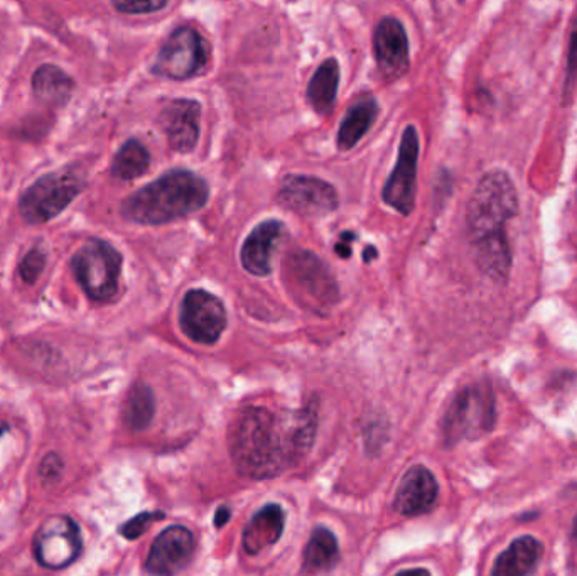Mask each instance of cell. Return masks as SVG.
Listing matches in <instances>:
<instances>
[{
	"label": "cell",
	"mask_w": 577,
	"mask_h": 576,
	"mask_svg": "<svg viewBox=\"0 0 577 576\" xmlns=\"http://www.w3.org/2000/svg\"><path fill=\"white\" fill-rule=\"evenodd\" d=\"M495 397L490 386H471L452 401L442 422V435L448 445L474 440L495 426Z\"/></svg>",
	"instance_id": "5b68a950"
},
{
	"label": "cell",
	"mask_w": 577,
	"mask_h": 576,
	"mask_svg": "<svg viewBox=\"0 0 577 576\" xmlns=\"http://www.w3.org/2000/svg\"><path fill=\"white\" fill-rule=\"evenodd\" d=\"M72 267L83 291L94 301L105 303L119 292L122 256L108 242H85L73 257Z\"/></svg>",
	"instance_id": "277c9868"
},
{
	"label": "cell",
	"mask_w": 577,
	"mask_h": 576,
	"mask_svg": "<svg viewBox=\"0 0 577 576\" xmlns=\"http://www.w3.org/2000/svg\"><path fill=\"white\" fill-rule=\"evenodd\" d=\"M286 237L282 222L267 221L257 225L242 247L241 259L245 270L254 276H267L273 270V259Z\"/></svg>",
	"instance_id": "e0dca14e"
},
{
	"label": "cell",
	"mask_w": 577,
	"mask_h": 576,
	"mask_svg": "<svg viewBox=\"0 0 577 576\" xmlns=\"http://www.w3.org/2000/svg\"><path fill=\"white\" fill-rule=\"evenodd\" d=\"M228 518H229L228 509H226V508L220 509V511L216 512V519H215L216 526H218V527L223 526V524H225L226 521H228Z\"/></svg>",
	"instance_id": "f546056e"
},
{
	"label": "cell",
	"mask_w": 577,
	"mask_h": 576,
	"mask_svg": "<svg viewBox=\"0 0 577 576\" xmlns=\"http://www.w3.org/2000/svg\"><path fill=\"white\" fill-rule=\"evenodd\" d=\"M519 213V195L506 171H488L474 188L467 210L468 237L471 245L509 241L505 225Z\"/></svg>",
	"instance_id": "3957f363"
},
{
	"label": "cell",
	"mask_w": 577,
	"mask_h": 576,
	"mask_svg": "<svg viewBox=\"0 0 577 576\" xmlns=\"http://www.w3.org/2000/svg\"><path fill=\"white\" fill-rule=\"evenodd\" d=\"M417 161H419V136L409 126L402 134L397 164L382 191V199L402 215H410L416 205Z\"/></svg>",
	"instance_id": "8fae6325"
},
{
	"label": "cell",
	"mask_w": 577,
	"mask_h": 576,
	"mask_svg": "<svg viewBox=\"0 0 577 576\" xmlns=\"http://www.w3.org/2000/svg\"><path fill=\"white\" fill-rule=\"evenodd\" d=\"M209 196L203 178L191 171H169L130 195L124 202L122 215L133 224H169L203 209Z\"/></svg>",
	"instance_id": "7a4b0ae2"
},
{
	"label": "cell",
	"mask_w": 577,
	"mask_h": 576,
	"mask_svg": "<svg viewBox=\"0 0 577 576\" xmlns=\"http://www.w3.org/2000/svg\"><path fill=\"white\" fill-rule=\"evenodd\" d=\"M169 0H111V4L124 14H149L168 6Z\"/></svg>",
	"instance_id": "83f0119b"
},
{
	"label": "cell",
	"mask_w": 577,
	"mask_h": 576,
	"mask_svg": "<svg viewBox=\"0 0 577 576\" xmlns=\"http://www.w3.org/2000/svg\"><path fill=\"white\" fill-rule=\"evenodd\" d=\"M33 552L34 558L43 568H66L82 553L79 527L68 515L46 519L34 536Z\"/></svg>",
	"instance_id": "9c48e42d"
},
{
	"label": "cell",
	"mask_w": 577,
	"mask_h": 576,
	"mask_svg": "<svg viewBox=\"0 0 577 576\" xmlns=\"http://www.w3.org/2000/svg\"><path fill=\"white\" fill-rule=\"evenodd\" d=\"M573 540L577 543V515L576 521H574Z\"/></svg>",
	"instance_id": "4dcf8cb0"
},
{
	"label": "cell",
	"mask_w": 577,
	"mask_h": 576,
	"mask_svg": "<svg viewBox=\"0 0 577 576\" xmlns=\"http://www.w3.org/2000/svg\"><path fill=\"white\" fill-rule=\"evenodd\" d=\"M226 310L212 292L193 289L181 303L180 324L184 335L200 345L218 342L226 328Z\"/></svg>",
	"instance_id": "30bf717a"
},
{
	"label": "cell",
	"mask_w": 577,
	"mask_h": 576,
	"mask_svg": "<svg viewBox=\"0 0 577 576\" xmlns=\"http://www.w3.org/2000/svg\"><path fill=\"white\" fill-rule=\"evenodd\" d=\"M209 47L196 30L180 28L159 51L152 72L169 79H188L205 68Z\"/></svg>",
	"instance_id": "ba28073f"
},
{
	"label": "cell",
	"mask_w": 577,
	"mask_h": 576,
	"mask_svg": "<svg viewBox=\"0 0 577 576\" xmlns=\"http://www.w3.org/2000/svg\"><path fill=\"white\" fill-rule=\"evenodd\" d=\"M544 556V546L534 536L516 537L496 558L493 576H525L535 572Z\"/></svg>",
	"instance_id": "d6986e66"
},
{
	"label": "cell",
	"mask_w": 577,
	"mask_h": 576,
	"mask_svg": "<svg viewBox=\"0 0 577 576\" xmlns=\"http://www.w3.org/2000/svg\"><path fill=\"white\" fill-rule=\"evenodd\" d=\"M8 431V425H0V436L4 435Z\"/></svg>",
	"instance_id": "1f68e13d"
},
{
	"label": "cell",
	"mask_w": 577,
	"mask_h": 576,
	"mask_svg": "<svg viewBox=\"0 0 577 576\" xmlns=\"http://www.w3.org/2000/svg\"><path fill=\"white\" fill-rule=\"evenodd\" d=\"M193 553L194 540L191 531L183 526L168 527L152 543L146 572L151 575H174L186 568Z\"/></svg>",
	"instance_id": "4fadbf2b"
},
{
	"label": "cell",
	"mask_w": 577,
	"mask_h": 576,
	"mask_svg": "<svg viewBox=\"0 0 577 576\" xmlns=\"http://www.w3.org/2000/svg\"><path fill=\"white\" fill-rule=\"evenodd\" d=\"M340 559L338 541L327 527H318L312 533L304 552V572L320 573L334 568Z\"/></svg>",
	"instance_id": "7402d4cb"
},
{
	"label": "cell",
	"mask_w": 577,
	"mask_h": 576,
	"mask_svg": "<svg viewBox=\"0 0 577 576\" xmlns=\"http://www.w3.org/2000/svg\"><path fill=\"white\" fill-rule=\"evenodd\" d=\"M316 431L314 403L298 410L248 406L229 425V454L242 476L274 479L291 470L311 451Z\"/></svg>",
	"instance_id": "6da1fadb"
},
{
	"label": "cell",
	"mask_w": 577,
	"mask_h": 576,
	"mask_svg": "<svg viewBox=\"0 0 577 576\" xmlns=\"http://www.w3.org/2000/svg\"><path fill=\"white\" fill-rule=\"evenodd\" d=\"M82 188V180L72 171L46 174L25 190L19 212L28 224H44L60 215L79 195Z\"/></svg>",
	"instance_id": "52a82bcc"
},
{
	"label": "cell",
	"mask_w": 577,
	"mask_h": 576,
	"mask_svg": "<svg viewBox=\"0 0 577 576\" xmlns=\"http://www.w3.org/2000/svg\"><path fill=\"white\" fill-rule=\"evenodd\" d=\"M286 514L280 505L270 504L260 509L244 531V550L248 555H258L274 546L282 536Z\"/></svg>",
	"instance_id": "ac0fdd59"
},
{
	"label": "cell",
	"mask_w": 577,
	"mask_h": 576,
	"mask_svg": "<svg viewBox=\"0 0 577 576\" xmlns=\"http://www.w3.org/2000/svg\"><path fill=\"white\" fill-rule=\"evenodd\" d=\"M577 79V22L570 34L569 53H567L566 79H564V98L570 97Z\"/></svg>",
	"instance_id": "f1b7e54d"
},
{
	"label": "cell",
	"mask_w": 577,
	"mask_h": 576,
	"mask_svg": "<svg viewBox=\"0 0 577 576\" xmlns=\"http://www.w3.org/2000/svg\"><path fill=\"white\" fill-rule=\"evenodd\" d=\"M33 90L34 95L46 104L63 105L72 95L73 82L57 66L44 65L34 73Z\"/></svg>",
	"instance_id": "603a6c76"
},
{
	"label": "cell",
	"mask_w": 577,
	"mask_h": 576,
	"mask_svg": "<svg viewBox=\"0 0 577 576\" xmlns=\"http://www.w3.org/2000/svg\"><path fill=\"white\" fill-rule=\"evenodd\" d=\"M277 203L304 216H323L338 209V193L330 183L312 177H286Z\"/></svg>",
	"instance_id": "7c38bea8"
},
{
	"label": "cell",
	"mask_w": 577,
	"mask_h": 576,
	"mask_svg": "<svg viewBox=\"0 0 577 576\" xmlns=\"http://www.w3.org/2000/svg\"><path fill=\"white\" fill-rule=\"evenodd\" d=\"M284 279L287 288L302 305L320 310L338 299V286L333 276L314 254L295 250L284 260Z\"/></svg>",
	"instance_id": "8992f818"
},
{
	"label": "cell",
	"mask_w": 577,
	"mask_h": 576,
	"mask_svg": "<svg viewBox=\"0 0 577 576\" xmlns=\"http://www.w3.org/2000/svg\"><path fill=\"white\" fill-rule=\"evenodd\" d=\"M378 116V105L375 98L365 95L346 110L338 130V148L340 151H350L355 148L362 137L368 132L372 124Z\"/></svg>",
	"instance_id": "ffe728a7"
},
{
	"label": "cell",
	"mask_w": 577,
	"mask_h": 576,
	"mask_svg": "<svg viewBox=\"0 0 577 576\" xmlns=\"http://www.w3.org/2000/svg\"><path fill=\"white\" fill-rule=\"evenodd\" d=\"M154 394L148 384H136L130 390L129 396L126 401V409H124V419L126 425L133 431H142L151 425L154 418Z\"/></svg>",
	"instance_id": "cb8c5ba5"
},
{
	"label": "cell",
	"mask_w": 577,
	"mask_h": 576,
	"mask_svg": "<svg viewBox=\"0 0 577 576\" xmlns=\"http://www.w3.org/2000/svg\"><path fill=\"white\" fill-rule=\"evenodd\" d=\"M439 487L426 467H413L395 493L394 508L406 518L426 514L438 501Z\"/></svg>",
	"instance_id": "2e32d148"
},
{
	"label": "cell",
	"mask_w": 577,
	"mask_h": 576,
	"mask_svg": "<svg viewBox=\"0 0 577 576\" xmlns=\"http://www.w3.org/2000/svg\"><path fill=\"white\" fill-rule=\"evenodd\" d=\"M149 162H151V156H149L148 149L136 139H130L115 156L111 173L119 180H136L148 171Z\"/></svg>",
	"instance_id": "d4e9b609"
},
{
	"label": "cell",
	"mask_w": 577,
	"mask_h": 576,
	"mask_svg": "<svg viewBox=\"0 0 577 576\" xmlns=\"http://www.w3.org/2000/svg\"><path fill=\"white\" fill-rule=\"evenodd\" d=\"M201 105L194 100H172L159 116L169 146L178 152L196 148L200 137Z\"/></svg>",
	"instance_id": "9a60e30c"
},
{
	"label": "cell",
	"mask_w": 577,
	"mask_h": 576,
	"mask_svg": "<svg viewBox=\"0 0 577 576\" xmlns=\"http://www.w3.org/2000/svg\"><path fill=\"white\" fill-rule=\"evenodd\" d=\"M373 50L382 75L397 79L406 75L410 66L409 40L404 25L394 18H385L373 34Z\"/></svg>",
	"instance_id": "5bb4252c"
},
{
	"label": "cell",
	"mask_w": 577,
	"mask_h": 576,
	"mask_svg": "<svg viewBox=\"0 0 577 576\" xmlns=\"http://www.w3.org/2000/svg\"><path fill=\"white\" fill-rule=\"evenodd\" d=\"M338 85H340V66H338L336 60H327L320 68L316 70L309 82V104L312 105L316 113H330L336 100Z\"/></svg>",
	"instance_id": "44dd1931"
},
{
	"label": "cell",
	"mask_w": 577,
	"mask_h": 576,
	"mask_svg": "<svg viewBox=\"0 0 577 576\" xmlns=\"http://www.w3.org/2000/svg\"><path fill=\"white\" fill-rule=\"evenodd\" d=\"M158 519H164V514H162V512H142V514L136 515V518L127 521V523L120 527V534L127 537V540H137V537L142 536Z\"/></svg>",
	"instance_id": "4316f807"
},
{
	"label": "cell",
	"mask_w": 577,
	"mask_h": 576,
	"mask_svg": "<svg viewBox=\"0 0 577 576\" xmlns=\"http://www.w3.org/2000/svg\"><path fill=\"white\" fill-rule=\"evenodd\" d=\"M44 266H46V254L40 247H34L33 250H29L25 254L24 259H22L21 266H19V273H21V278L24 279L29 285L36 282V279L40 278L41 273H43Z\"/></svg>",
	"instance_id": "484cf974"
}]
</instances>
